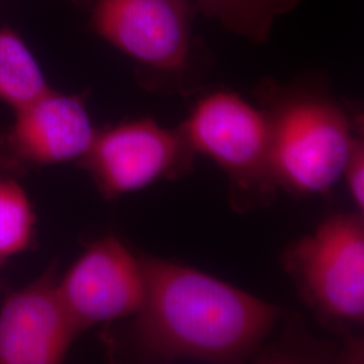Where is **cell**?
<instances>
[{"label":"cell","mask_w":364,"mask_h":364,"mask_svg":"<svg viewBox=\"0 0 364 364\" xmlns=\"http://www.w3.org/2000/svg\"><path fill=\"white\" fill-rule=\"evenodd\" d=\"M141 262L146 296L132 336L147 359L240 360L282 318V308L208 274L151 257Z\"/></svg>","instance_id":"cell-1"},{"label":"cell","mask_w":364,"mask_h":364,"mask_svg":"<svg viewBox=\"0 0 364 364\" xmlns=\"http://www.w3.org/2000/svg\"><path fill=\"white\" fill-rule=\"evenodd\" d=\"M274 182L291 193H326L343 177L359 120L314 84L263 85Z\"/></svg>","instance_id":"cell-2"},{"label":"cell","mask_w":364,"mask_h":364,"mask_svg":"<svg viewBox=\"0 0 364 364\" xmlns=\"http://www.w3.org/2000/svg\"><path fill=\"white\" fill-rule=\"evenodd\" d=\"M92 28L141 66L154 88L188 93L207 60L193 0H93Z\"/></svg>","instance_id":"cell-3"},{"label":"cell","mask_w":364,"mask_h":364,"mask_svg":"<svg viewBox=\"0 0 364 364\" xmlns=\"http://www.w3.org/2000/svg\"><path fill=\"white\" fill-rule=\"evenodd\" d=\"M195 154L213 159L228 176L231 203L239 210L272 200L277 185L270 168L266 114L230 91L209 93L180 127Z\"/></svg>","instance_id":"cell-4"},{"label":"cell","mask_w":364,"mask_h":364,"mask_svg":"<svg viewBox=\"0 0 364 364\" xmlns=\"http://www.w3.org/2000/svg\"><path fill=\"white\" fill-rule=\"evenodd\" d=\"M282 264L304 299L326 320L362 326L364 318V221L355 213L326 219L294 242Z\"/></svg>","instance_id":"cell-5"},{"label":"cell","mask_w":364,"mask_h":364,"mask_svg":"<svg viewBox=\"0 0 364 364\" xmlns=\"http://www.w3.org/2000/svg\"><path fill=\"white\" fill-rule=\"evenodd\" d=\"M193 154L180 131L139 119L96 131L90 150L78 164L102 196L112 200L161 178L185 174Z\"/></svg>","instance_id":"cell-6"},{"label":"cell","mask_w":364,"mask_h":364,"mask_svg":"<svg viewBox=\"0 0 364 364\" xmlns=\"http://www.w3.org/2000/svg\"><path fill=\"white\" fill-rule=\"evenodd\" d=\"M57 287L80 332L135 316L146 296L141 258L112 235L90 245Z\"/></svg>","instance_id":"cell-7"},{"label":"cell","mask_w":364,"mask_h":364,"mask_svg":"<svg viewBox=\"0 0 364 364\" xmlns=\"http://www.w3.org/2000/svg\"><path fill=\"white\" fill-rule=\"evenodd\" d=\"M95 135L84 102L50 90L15 109L13 126L0 136V162L23 169L80 161Z\"/></svg>","instance_id":"cell-8"},{"label":"cell","mask_w":364,"mask_h":364,"mask_svg":"<svg viewBox=\"0 0 364 364\" xmlns=\"http://www.w3.org/2000/svg\"><path fill=\"white\" fill-rule=\"evenodd\" d=\"M55 269L18 291L0 309V364H57L80 331L60 296Z\"/></svg>","instance_id":"cell-9"},{"label":"cell","mask_w":364,"mask_h":364,"mask_svg":"<svg viewBox=\"0 0 364 364\" xmlns=\"http://www.w3.org/2000/svg\"><path fill=\"white\" fill-rule=\"evenodd\" d=\"M302 0H193L197 14L216 21L228 33L264 45L275 22L291 13Z\"/></svg>","instance_id":"cell-10"},{"label":"cell","mask_w":364,"mask_h":364,"mask_svg":"<svg viewBox=\"0 0 364 364\" xmlns=\"http://www.w3.org/2000/svg\"><path fill=\"white\" fill-rule=\"evenodd\" d=\"M50 90L23 39L0 30V99L18 109Z\"/></svg>","instance_id":"cell-11"},{"label":"cell","mask_w":364,"mask_h":364,"mask_svg":"<svg viewBox=\"0 0 364 364\" xmlns=\"http://www.w3.org/2000/svg\"><path fill=\"white\" fill-rule=\"evenodd\" d=\"M36 213L21 183L0 177V260L30 247L36 232Z\"/></svg>","instance_id":"cell-12"},{"label":"cell","mask_w":364,"mask_h":364,"mask_svg":"<svg viewBox=\"0 0 364 364\" xmlns=\"http://www.w3.org/2000/svg\"><path fill=\"white\" fill-rule=\"evenodd\" d=\"M353 203L356 208L363 212L364 207V144L359 135L353 139L346 166L343 170Z\"/></svg>","instance_id":"cell-13"},{"label":"cell","mask_w":364,"mask_h":364,"mask_svg":"<svg viewBox=\"0 0 364 364\" xmlns=\"http://www.w3.org/2000/svg\"><path fill=\"white\" fill-rule=\"evenodd\" d=\"M70 1H73L76 4H81V6H91L93 0H70Z\"/></svg>","instance_id":"cell-14"},{"label":"cell","mask_w":364,"mask_h":364,"mask_svg":"<svg viewBox=\"0 0 364 364\" xmlns=\"http://www.w3.org/2000/svg\"><path fill=\"white\" fill-rule=\"evenodd\" d=\"M0 263H1V260H0Z\"/></svg>","instance_id":"cell-15"}]
</instances>
